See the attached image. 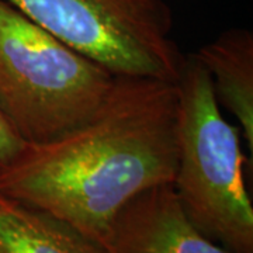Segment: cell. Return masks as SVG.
I'll return each mask as SVG.
<instances>
[{
    "label": "cell",
    "instance_id": "6da1fadb",
    "mask_svg": "<svg viewBox=\"0 0 253 253\" xmlns=\"http://www.w3.org/2000/svg\"><path fill=\"white\" fill-rule=\"evenodd\" d=\"M176 126V83L116 76L87 121L54 141L26 144L0 170V194L52 214L104 248L128 201L174 179Z\"/></svg>",
    "mask_w": 253,
    "mask_h": 253
},
{
    "label": "cell",
    "instance_id": "7a4b0ae2",
    "mask_svg": "<svg viewBox=\"0 0 253 253\" xmlns=\"http://www.w3.org/2000/svg\"><path fill=\"white\" fill-rule=\"evenodd\" d=\"M177 87L172 184L190 221L231 253H253V206L245 183L241 128L226 121L211 76L186 55Z\"/></svg>",
    "mask_w": 253,
    "mask_h": 253
},
{
    "label": "cell",
    "instance_id": "3957f363",
    "mask_svg": "<svg viewBox=\"0 0 253 253\" xmlns=\"http://www.w3.org/2000/svg\"><path fill=\"white\" fill-rule=\"evenodd\" d=\"M116 76L0 0V110L26 144H45L82 126Z\"/></svg>",
    "mask_w": 253,
    "mask_h": 253
},
{
    "label": "cell",
    "instance_id": "277c9868",
    "mask_svg": "<svg viewBox=\"0 0 253 253\" xmlns=\"http://www.w3.org/2000/svg\"><path fill=\"white\" fill-rule=\"evenodd\" d=\"M114 76L176 83L184 56L165 0H6Z\"/></svg>",
    "mask_w": 253,
    "mask_h": 253
},
{
    "label": "cell",
    "instance_id": "5b68a950",
    "mask_svg": "<svg viewBox=\"0 0 253 253\" xmlns=\"http://www.w3.org/2000/svg\"><path fill=\"white\" fill-rule=\"evenodd\" d=\"M109 253H231L190 221L172 183L139 193L114 218Z\"/></svg>",
    "mask_w": 253,
    "mask_h": 253
},
{
    "label": "cell",
    "instance_id": "8992f818",
    "mask_svg": "<svg viewBox=\"0 0 253 253\" xmlns=\"http://www.w3.org/2000/svg\"><path fill=\"white\" fill-rule=\"evenodd\" d=\"M196 56L211 76L221 107L238 120L253 152V33L234 27L203 45Z\"/></svg>",
    "mask_w": 253,
    "mask_h": 253
},
{
    "label": "cell",
    "instance_id": "52a82bcc",
    "mask_svg": "<svg viewBox=\"0 0 253 253\" xmlns=\"http://www.w3.org/2000/svg\"><path fill=\"white\" fill-rule=\"evenodd\" d=\"M0 253H109L75 226L0 194Z\"/></svg>",
    "mask_w": 253,
    "mask_h": 253
},
{
    "label": "cell",
    "instance_id": "ba28073f",
    "mask_svg": "<svg viewBox=\"0 0 253 253\" xmlns=\"http://www.w3.org/2000/svg\"><path fill=\"white\" fill-rule=\"evenodd\" d=\"M24 146L26 142L0 110V170L16 159Z\"/></svg>",
    "mask_w": 253,
    "mask_h": 253
}]
</instances>
